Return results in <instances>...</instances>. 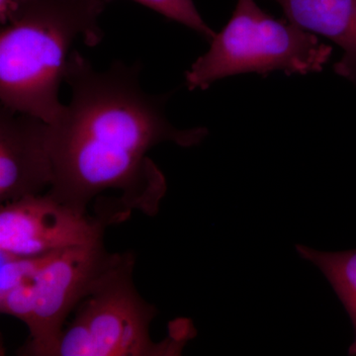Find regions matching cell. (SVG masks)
Segmentation results:
<instances>
[{"label": "cell", "instance_id": "obj_1", "mask_svg": "<svg viewBox=\"0 0 356 356\" xmlns=\"http://www.w3.org/2000/svg\"><path fill=\"white\" fill-rule=\"evenodd\" d=\"M140 72L139 60L97 70L79 51L70 54L65 83L72 98L50 124L55 177L47 193L81 214L115 191L124 220L133 211L156 216L168 184L147 153L163 143L195 147L209 135L172 125L165 112L172 92H147Z\"/></svg>", "mask_w": 356, "mask_h": 356}, {"label": "cell", "instance_id": "obj_2", "mask_svg": "<svg viewBox=\"0 0 356 356\" xmlns=\"http://www.w3.org/2000/svg\"><path fill=\"white\" fill-rule=\"evenodd\" d=\"M100 0H9L0 31V102L54 123L72 44L102 43Z\"/></svg>", "mask_w": 356, "mask_h": 356}, {"label": "cell", "instance_id": "obj_3", "mask_svg": "<svg viewBox=\"0 0 356 356\" xmlns=\"http://www.w3.org/2000/svg\"><path fill=\"white\" fill-rule=\"evenodd\" d=\"M135 257L125 252L93 291L76 307L54 356H177L195 337L191 320L170 323L168 336L156 343L149 327L158 310L134 284Z\"/></svg>", "mask_w": 356, "mask_h": 356}, {"label": "cell", "instance_id": "obj_4", "mask_svg": "<svg viewBox=\"0 0 356 356\" xmlns=\"http://www.w3.org/2000/svg\"><path fill=\"white\" fill-rule=\"evenodd\" d=\"M332 53V47L321 43L315 34L287 19H276L255 0H236L231 19L187 70L185 81L189 90H205L220 79L241 74H314L322 72Z\"/></svg>", "mask_w": 356, "mask_h": 356}, {"label": "cell", "instance_id": "obj_5", "mask_svg": "<svg viewBox=\"0 0 356 356\" xmlns=\"http://www.w3.org/2000/svg\"><path fill=\"white\" fill-rule=\"evenodd\" d=\"M124 255L108 252L103 240L60 250L35 280L29 337L17 355L54 356L70 314L120 264Z\"/></svg>", "mask_w": 356, "mask_h": 356}, {"label": "cell", "instance_id": "obj_6", "mask_svg": "<svg viewBox=\"0 0 356 356\" xmlns=\"http://www.w3.org/2000/svg\"><path fill=\"white\" fill-rule=\"evenodd\" d=\"M109 226L81 214L48 193L26 196L0 207V250L35 255L103 240Z\"/></svg>", "mask_w": 356, "mask_h": 356}, {"label": "cell", "instance_id": "obj_7", "mask_svg": "<svg viewBox=\"0 0 356 356\" xmlns=\"http://www.w3.org/2000/svg\"><path fill=\"white\" fill-rule=\"evenodd\" d=\"M54 177L50 124L0 106V202L43 194Z\"/></svg>", "mask_w": 356, "mask_h": 356}, {"label": "cell", "instance_id": "obj_8", "mask_svg": "<svg viewBox=\"0 0 356 356\" xmlns=\"http://www.w3.org/2000/svg\"><path fill=\"white\" fill-rule=\"evenodd\" d=\"M289 22L339 44L337 76L356 84V0H273Z\"/></svg>", "mask_w": 356, "mask_h": 356}, {"label": "cell", "instance_id": "obj_9", "mask_svg": "<svg viewBox=\"0 0 356 356\" xmlns=\"http://www.w3.org/2000/svg\"><path fill=\"white\" fill-rule=\"evenodd\" d=\"M295 250L301 259L310 262L324 274L348 312L355 330V339L348 348V355H356V248L324 252L299 243L295 245Z\"/></svg>", "mask_w": 356, "mask_h": 356}, {"label": "cell", "instance_id": "obj_10", "mask_svg": "<svg viewBox=\"0 0 356 356\" xmlns=\"http://www.w3.org/2000/svg\"><path fill=\"white\" fill-rule=\"evenodd\" d=\"M60 250L35 255H18L0 250V295L36 280Z\"/></svg>", "mask_w": 356, "mask_h": 356}, {"label": "cell", "instance_id": "obj_11", "mask_svg": "<svg viewBox=\"0 0 356 356\" xmlns=\"http://www.w3.org/2000/svg\"><path fill=\"white\" fill-rule=\"evenodd\" d=\"M109 3L113 0H100ZM156 11L168 19L191 28L207 41H212L216 33L204 21L193 0H133Z\"/></svg>", "mask_w": 356, "mask_h": 356}, {"label": "cell", "instance_id": "obj_12", "mask_svg": "<svg viewBox=\"0 0 356 356\" xmlns=\"http://www.w3.org/2000/svg\"><path fill=\"white\" fill-rule=\"evenodd\" d=\"M34 310L35 280L0 295L1 313L22 321L27 327L31 323Z\"/></svg>", "mask_w": 356, "mask_h": 356}, {"label": "cell", "instance_id": "obj_13", "mask_svg": "<svg viewBox=\"0 0 356 356\" xmlns=\"http://www.w3.org/2000/svg\"><path fill=\"white\" fill-rule=\"evenodd\" d=\"M9 0H0V22H3L6 18L7 6H8Z\"/></svg>", "mask_w": 356, "mask_h": 356}]
</instances>
